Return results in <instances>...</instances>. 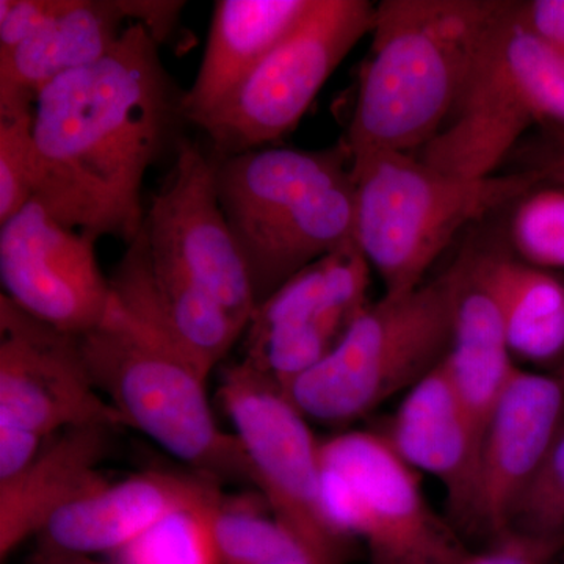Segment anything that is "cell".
Masks as SVG:
<instances>
[{"label":"cell","instance_id":"6da1fadb","mask_svg":"<svg viewBox=\"0 0 564 564\" xmlns=\"http://www.w3.org/2000/svg\"><path fill=\"white\" fill-rule=\"evenodd\" d=\"M159 46L132 22L106 57L51 82L36 98L33 199L98 240H135L147 217L144 176L182 140L184 93Z\"/></svg>","mask_w":564,"mask_h":564},{"label":"cell","instance_id":"7a4b0ae2","mask_svg":"<svg viewBox=\"0 0 564 564\" xmlns=\"http://www.w3.org/2000/svg\"><path fill=\"white\" fill-rule=\"evenodd\" d=\"M143 232L111 274L115 299L209 378L243 337L258 300L218 203L214 155L196 141L177 144Z\"/></svg>","mask_w":564,"mask_h":564},{"label":"cell","instance_id":"3957f363","mask_svg":"<svg viewBox=\"0 0 564 564\" xmlns=\"http://www.w3.org/2000/svg\"><path fill=\"white\" fill-rule=\"evenodd\" d=\"M513 0H384L375 6L345 143L422 150L444 128L475 63Z\"/></svg>","mask_w":564,"mask_h":564},{"label":"cell","instance_id":"277c9868","mask_svg":"<svg viewBox=\"0 0 564 564\" xmlns=\"http://www.w3.org/2000/svg\"><path fill=\"white\" fill-rule=\"evenodd\" d=\"M212 155L218 203L258 304L311 263L355 242L356 184L345 141L318 151L270 147Z\"/></svg>","mask_w":564,"mask_h":564},{"label":"cell","instance_id":"5b68a950","mask_svg":"<svg viewBox=\"0 0 564 564\" xmlns=\"http://www.w3.org/2000/svg\"><path fill=\"white\" fill-rule=\"evenodd\" d=\"M352 176L356 243L383 281L384 296L414 291L466 226L543 184L529 170L455 176L389 150L352 155Z\"/></svg>","mask_w":564,"mask_h":564},{"label":"cell","instance_id":"8992f818","mask_svg":"<svg viewBox=\"0 0 564 564\" xmlns=\"http://www.w3.org/2000/svg\"><path fill=\"white\" fill-rule=\"evenodd\" d=\"M88 372L124 425L218 484H250L236 434L221 432L207 399V377L169 340L111 296L106 317L79 336Z\"/></svg>","mask_w":564,"mask_h":564},{"label":"cell","instance_id":"52a82bcc","mask_svg":"<svg viewBox=\"0 0 564 564\" xmlns=\"http://www.w3.org/2000/svg\"><path fill=\"white\" fill-rule=\"evenodd\" d=\"M464 273L466 254L414 291L370 303L289 399L307 421L343 426L410 391L447 356Z\"/></svg>","mask_w":564,"mask_h":564},{"label":"cell","instance_id":"ba28073f","mask_svg":"<svg viewBox=\"0 0 564 564\" xmlns=\"http://www.w3.org/2000/svg\"><path fill=\"white\" fill-rule=\"evenodd\" d=\"M514 9L511 2L444 128L422 148L426 165L492 176L530 129L564 126V55L522 28Z\"/></svg>","mask_w":564,"mask_h":564},{"label":"cell","instance_id":"9c48e42d","mask_svg":"<svg viewBox=\"0 0 564 564\" xmlns=\"http://www.w3.org/2000/svg\"><path fill=\"white\" fill-rule=\"evenodd\" d=\"M323 505L332 524L366 547L369 564H459L469 549L433 510L419 473L380 432L322 441Z\"/></svg>","mask_w":564,"mask_h":564},{"label":"cell","instance_id":"30bf717a","mask_svg":"<svg viewBox=\"0 0 564 564\" xmlns=\"http://www.w3.org/2000/svg\"><path fill=\"white\" fill-rule=\"evenodd\" d=\"M373 22L375 6L367 0H314L300 24L199 126L212 152L242 154L289 135Z\"/></svg>","mask_w":564,"mask_h":564},{"label":"cell","instance_id":"8fae6325","mask_svg":"<svg viewBox=\"0 0 564 564\" xmlns=\"http://www.w3.org/2000/svg\"><path fill=\"white\" fill-rule=\"evenodd\" d=\"M218 397L247 456L252 486L270 513L323 554L347 563L352 540L326 514L322 441L302 411L280 386L243 359L223 369Z\"/></svg>","mask_w":564,"mask_h":564},{"label":"cell","instance_id":"7c38bea8","mask_svg":"<svg viewBox=\"0 0 564 564\" xmlns=\"http://www.w3.org/2000/svg\"><path fill=\"white\" fill-rule=\"evenodd\" d=\"M370 272L355 240L296 273L256 307L243 334V361L288 391L369 307Z\"/></svg>","mask_w":564,"mask_h":564},{"label":"cell","instance_id":"4fadbf2b","mask_svg":"<svg viewBox=\"0 0 564 564\" xmlns=\"http://www.w3.org/2000/svg\"><path fill=\"white\" fill-rule=\"evenodd\" d=\"M0 421L44 437L79 426L118 432L124 421L93 384L79 336L63 333L0 295Z\"/></svg>","mask_w":564,"mask_h":564},{"label":"cell","instance_id":"5bb4252c","mask_svg":"<svg viewBox=\"0 0 564 564\" xmlns=\"http://www.w3.org/2000/svg\"><path fill=\"white\" fill-rule=\"evenodd\" d=\"M96 242V237L55 220L32 199L0 225L3 295L63 333L90 332L106 317L111 300Z\"/></svg>","mask_w":564,"mask_h":564},{"label":"cell","instance_id":"9a60e30c","mask_svg":"<svg viewBox=\"0 0 564 564\" xmlns=\"http://www.w3.org/2000/svg\"><path fill=\"white\" fill-rule=\"evenodd\" d=\"M380 433L415 473L440 481L452 524L477 532L484 430L463 403L443 362L404 393Z\"/></svg>","mask_w":564,"mask_h":564},{"label":"cell","instance_id":"2e32d148","mask_svg":"<svg viewBox=\"0 0 564 564\" xmlns=\"http://www.w3.org/2000/svg\"><path fill=\"white\" fill-rule=\"evenodd\" d=\"M564 422V389L555 375L518 367L486 421L480 454L477 532L497 540Z\"/></svg>","mask_w":564,"mask_h":564},{"label":"cell","instance_id":"e0dca14e","mask_svg":"<svg viewBox=\"0 0 564 564\" xmlns=\"http://www.w3.org/2000/svg\"><path fill=\"white\" fill-rule=\"evenodd\" d=\"M221 494V484L202 474L141 473L69 505L36 538L57 551L115 555L169 516L206 507Z\"/></svg>","mask_w":564,"mask_h":564},{"label":"cell","instance_id":"ac0fdd59","mask_svg":"<svg viewBox=\"0 0 564 564\" xmlns=\"http://www.w3.org/2000/svg\"><path fill=\"white\" fill-rule=\"evenodd\" d=\"M115 430L79 426L47 440L31 466L0 481V558L39 536L55 514L107 484L101 464Z\"/></svg>","mask_w":564,"mask_h":564},{"label":"cell","instance_id":"d6986e66","mask_svg":"<svg viewBox=\"0 0 564 564\" xmlns=\"http://www.w3.org/2000/svg\"><path fill=\"white\" fill-rule=\"evenodd\" d=\"M314 0H217L202 66L184 93L185 121L202 126L289 35Z\"/></svg>","mask_w":564,"mask_h":564},{"label":"cell","instance_id":"ffe728a7","mask_svg":"<svg viewBox=\"0 0 564 564\" xmlns=\"http://www.w3.org/2000/svg\"><path fill=\"white\" fill-rule=\"evenodd\" d=\"M126 20L121 0H65L31 40L0 55V110L35 107L51 82L101 61L120 41Z\"/></svg>","mask_w":564,"mask_h":564},{"label":"cell","instance_id":"44dd1931","mask_svg":"<svg viewBox=\"0 0 564 564\" xmlns=\"http://www.w3.org/2000/svg\"><path fill=\"white\" fill-rule=\"evenodd\" d=\"M470 270L497 304L514 361L564 358V282L549 270L497 252H469Z\"/></svg>","mask_w":564,"mask_h":564},{"label":"cell","instance_id":"7402d4cb","mask_svg":"<svg viewBox=\"0 0 564 564\" xmlns=\"http://www.w3.org/2000/svg\"><path fill=\"white\" fill-rule=\"evenodd\" d=\"M443 364L463 403L485 432L494 404L519 366L508 347L496 302L474 278L470 254H466L451 348Z\"/></svg>","mask_w":564,"mask_h":564},{"label":"cell","instance_id":"603a6c76","mask_svg":"<svg viewBox=\"0 0 564 564\" xmlns=\"http://www.w3.org/2000/svg\"><path fill=\"white\" fill-rule=\"evenodd\" d=\"M209 524L220 564H343L306 543L254 500L223 494Z\"/></svg>","mask_w":564,"mask_h":564},{"label":"cell","instance_id":"cb8c5ba5","mask_svg":"<svg viewBox=\"0 0 564 564\" xmlns=\"http://www.w3.org/2000/svg\"><path fill=\"white\" fill-rule=\"evenodd\" d=\"M214 503L177 511L163 519L150 532L117 552L113 555L117 563L220 564L209 524V510Z\"/></svg>","mask_w":564,"mask_h":564},{"label":"cell","instance_id":"d4e9b609","mask_svg":"<svg viewBox=\"0 0 564 564\" xmlns=\"http://www.w3.org/2000/svg\"><path fill=\"white\" fill-rule=\"evenodd\" d=\"M510 239L519 259L538 269H564V188L541 184L514 203Z\"/></svg>","mask_w":564,"mask_h":564},{"label":"cell","instance_id":"484cf974","mask_svg":"<svg viewBox=\"0 0 564 564\" xmlns=\"http://www.w3.org/2000/svg\"><path fill=\"white\" fill-rule=\"evenodd\" d=\"M564 540V422L543 462L519 494L507 532Z\"/></svg>","mask_w":564,"mask_h":564},{"label":"cell","instance_id":"4316f807","mask_svg":"<svg viewBox=\"0 0 564 564\" xmlns=\"http://www.w3.org/2000/svg\"><path fill=\"white\" fill-rule=\"evenodd\" d=\"M33 110H0V225L35 196L36 148Z\"/></svg>","mask_w":564,"mask_h":564},{"label":"cell","instance_id":"83f0119b","mask_svg":"<svg viewBox=\"0 0 564 564\" xmlns=\"http://www.w3.org/2000/svg\"><path fill=\"white\" fill-rule=\"evenodd\" d=\"M564 551V540L510 532L492 541L485 551L467 554L459 564H554Z\"/></svg>","mask_w":564,"mask_h":564},{"label":"cell","instance_id":"f1b7e54d","mask_svg":"<svg viewBox=\"0 0 564 564\" xmlns=\"http://www.w3.org/2000/svg\"><path fill=\"white\" fill-rule=\"evenodd\" d=\"M65 0H0V55L31 40L62 10Z\"/></svg>","mask_w":564,"mask_h":564},{"label":"cell","instance_id":"f546056e","mask_svg":"<svg viewBox=\"0 0 564 564\" xmlns=\"http://www.w3.org/2000/svg\"><path fill=\"white\" fill-rule=\"evenodd\" d=\"M511 155L519 162L518 170L538 173L543 184L564 188V126L541 128Z\"/></svg>","mask_w":564,"mask_h":564},{"label":"cell","instance_id":"4dcf8cb0","mask_svg":"<svg viewBox=\"0 0 564 564\" xmlns=\"http://www.w3.org/2000/svg\"><path fill=\"white\" fill-rule=\"evenodd\" d=\"M50 437L0 421V481L11 480L24 473L43 451Z\"/></svg>","mask_w":564,"mask_h":564},{"label":"cell","instance_id":"1f68e13d","mask_svg":"<svg viewBox=\"0 0 564 564\" xmlns=\"http://www.w3.org/2000/svg\"><path fill=\"white\" fill-rule=\"evenodd\" d=\"M514 14L522 28L564 55V0L516 2Z\"/></svg>","mask_w":564,"mask_h":564},{"label":"cell","instance_id":"d6a6232c","mask_svg":"<svg viewBox=\"0 0 564 564\" xmlns=\"http://www.w3.org/2000/svg\"><path fill=\"white\" fill-rule=\"evenodd\" d=\"M184 2H143V0H121L126 18L133 24L143 25L148 33L162 44L176 29Z\"/></svg>","mask_w":564,"mask_h":564},{"label":"cell","instance_id":"836d02e7","mask_svg":"<svg viewBox=\"0 0 564 564\" xmlns=\"http://www.w3.org/2000/svg\"><path fill=\"white\" fill-rule=\"evenodd\" d=\"M24 564H120L117 562L106 563L93 558L91 555L73 554V552L57 551V549L43 547L39 545Z\"/></svg>","mask_w":564,"mask_h":564},{"label":"cell","instance_id":"e575fe53","mask_svg":"<svg viewBox=\"0 0 564 564\" xmlns=\"http://www.w3.org/2000/svg\"><path fill=\"white\" fill-rule=\"evenodd\" d=\"M555 377L558 378V381L562 383L564 389V358L558 364V372H556Z\"/></svg>","mask_w":564,"mask_h":564}]
</instances>
